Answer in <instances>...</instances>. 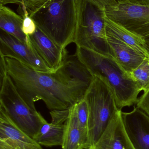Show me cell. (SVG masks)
<instances>
[{
    "label": "cell",
    "mask_w": 149,
    "mask_h": 149,
    "mask_svg": "<svg viewBox=\"0 0 149 149\" xmlns=\"http://www.w3.org/2000/svg\"><path fill=\"white\" fill-rule=\"evenodd\" d=\"M126 133L135 149H149V116L137 107L132 111H122Z\"/></svg>",
    "instance_id": "cell-9"
},
{
    "label": "cell",
    "mask_w": 149,
    "mask_h": 149,
    "mask_svg": "<svg viewBox=\"0 0 149 149\" xmlns=\"http://www.w3.org/2000/svg\"><path fill=\"white\" fill-rule=\"evenodd\" d=\"M98 8L102 10L107 7L114 6L117 3L115 0H89Z\"/></svg>",
    "instance_id": "cell-23"
},
{
    "label": "cell",
    "mask_w": 149,
    "mask_h": 149,
    "mask_svg": "<svg viewBox=\"0 0 149 149\" xmlns=\"http://www.w3.org/2000/svg\"><path fill=\"white\" fill-rule=\"evenodd\" d=\"M76 112L78 120L80 126L85 129L88 130V107L85 100L83 98L76 104Z\"/></svg>",
    "instance_id": "cell-20"
},
{
    "label": "cell",
    "mask_w": 149,
    "mask_h": 149,
    "mask_svg": "<svg viewBox=\"0 0 149 149\" xmlns=\"http://www.w3.org/2000/svg\"><path fill=\"white\" fill-rule=\"evenodd\" d=\"M141 91L146 93L149 91V58H146L142 63L130 74Z\"/></svg>",
    "instance_id": "cell-17"
},
{
    "label": "cell",
    "mask_w": 149,
    "mask_h": 149,
    "mask_svg": "<svg viewBox=\"0 0 149 149\" xmlns=\"http://www.w3.org/2000/svg\"><path fill=\"white\" fill-rule=\"evenodd\" d=\"M48 0H0V5L17 4L25 9L29 16L42 7Z\"/></svg>",
    "instance_id": "cell-18"
},
{
    "label": "cell",
    "mask_w": 149,
    "mask_h": 149,
    "mask_svg": "<svg viewBox=\"0 0 149 149\" xmlns=\"http://www.w3.org/2000/svg\"><path fill=\"white\" fill-rule=\"evenodd\" d=\"M94 76L84 97L89 113L91 147L101 136L118 109L114 94L109 85L102 79Z\"/></svg>",
    "instance_id": "cell-5"
},
{
    "label": "cell",
    "mask_w": 149,
    "mask_h": 149,
    "mask_svg": "<svg viewBox=\"0 0 149 149\" xmlns=\"http://www.w3.org/2000/svg\"><path fill=\"white\" fill-rule=\"evenodd\" d=\"M0 82L8 74L5 58L0 56Z\"/></svg>",
    "instance_id": "cell-24"
},
{
    "label": "cell",
    "mask_w": 149,
    "mask_h": 149,
    "mask_svg": "<svg viewBox=\"0 0 149 149\" xmlns=\"http://www.w3.org/2000/svg\"><path fill=\"white\" fill-rule=\"evenodd\" d=\"M77 17L73 42L76 47L111 56L102 10L89 0H78Z\"/></svg>",
    "instance_id": "cell-4"
},
{
    "label": "cell",
    "mask_w": 149,
    "mask_h": 149,
    "mask_svg": "<svg viewBox=\"0 0 149 149\" xmlns=\"http://www.w3.org/2000/svg\"><path fill=\"white\" fill-rule=\"evenodd\" d=\"M117 3L119 2L123 1H129V0H115Z\"/></svg>",
    "instance_id": "cell-26"
},
{
    "label": "cell",
    "mask_w": 149,
    "mask_h": 149,
    "mask_svg": "<svg viewBox=\"0 0 149 149\" xmlns=\"http://www.w3.org/2000/svg\"><path fill=\"white\" fill-rule=\"evenodd\" d=\"M122 111L116 110L101 136L88 149H135L125 130Z\"/></svg>",
    "instance_id": "cell-10"
},
{
    "label": "cell",
    "mask_w": 149,
    "mask_h": 149,
    "mask_svg": "<svg viewBox=\"0 0 149 149\" xmlns=\"http://www.w3.org/2000/svg\"><path fill=\"white\" fill-rule=\"evenodd\" d=\"M136 106L149 116V91L139 96Z\"/></svg>",
    "instance_id": "cell-22"
},
{
    "label": "cell",
    "mask_w": 149,
    "mask_h": 149,
    "mask_svg": "<svg viewBox=\"0 0 149 149\" xmlns=\"http://www.w3.org/2000/svg\"><path fill=\"white\" fill-rule=\"evenodd\" d=\"M22 17L5 5H0V29L23 43L31 45L30 42L22 31Z\"/></svg>",
    "instance_id": "cell-16"
},
{
    "label": "cell",
    "mask_w": 149,
    "mask_h": 149,
    "mask_svg": "<svg viewBox=\"0 0 149 149\" xmlns=\"http://www.w3.org/2000/svg\"><path fill=\"white\" fill-rule=\"evenodd\" d=\"M0 56L17 59L35 70L54 72L37 53L32 45L23 43L1 30L0 32Z\"/></svg>",
    "instance_id": "cell-8"
},
{
    "label": "cell",
    "mask_w": 149,
    "mask_h": 149,
    "mask_svg": "<svg viewBox=\"0 0 149 149\" xmlns=\"http://www.w3.org/2000/svg\"><path fill=\"white\" fill-rule=\"evenodd\" d=\"M103 15L106 30L145 57L149 58L148 46L143 38L108 18L103 13Z\"/></svg>",
    "instance_id": "cell-14"
},
{
    "label": "cell",
    "mask_w": 149,
    "mask_h": 149,
    "mask_svg": "<svg viewBox=\"0 0 149 149\" xmlns=\"http://www.w3.org/2000/svg\"><path fill=\"white\" fill-rule=\"evenodd\" d=\"M65 122L54 120L50 123L45 122L39 128L33 139L41 146H62Z\"/></svg>",
    "instance_id": "cell-15"
},
{
    "label": "cell",
    "mask_w": 149,
    "mask_h": 149,
    "mask_svg": "<svg viewBox=\"0 0 149 149\" xmlns=\"http://www.w3.org/2000/svg\"><path fill=\"white\" fill-rule=\"evenodd\" d=\"M107 41L111 56L128 74L147 58L106 30Z\"/></svg>",
    "instance_id": "cell-12"
},
{
    "label": "cell",
    "mask_w": 149,
    "mask_h": 149,
    "mask_svg": "<svg viewBox=\"0 0 149 149\" xmlns=\"http://www.w3.org/2000/svg\"><path fill=\"white\" fill-rule=\"evenodd\" d=\"M78 0H48L30 15L37 28L63 49L74 42Z\"/></svg>",
    "instance_id": "cell-3"
},
{
    "label": "cell",
    "mask_w": 149,
    "mask_h": 149,
    "mask_svg": "<svg viewBox=\"0 0 149 149\" xmlns=\"http://www.w3.org/2000/svg\"><path fill=\"white\" fill-rule=\"evenodd\" d=\"M27 37L37 53L52 71L55 72L62 66L68 53L66 49H61L38 28L34 34Z\"/></svg>",
    "instance_id": "cell-11"
},
{
    "label": "cell",
    "mask_w": 149,
    "mask_h": 149,
    "mask_svg": "<svg viewBox=\"0 0 149 149\" xmlns=\"http://www.w3.org/2000/svg\"><path fill=\"white\" fill-rule=\"evenodd\" d=\"M22 10L23 11L22 17L23 18L22 31L26 36H29L36 32L37 27L33 19L28 15L27 11L24 9H22Z\"/></svg>",
    "instance_id": "cell-21"
},
{
    "label": "cell",
    "mask_w": 149,
    "mask_h": 149,
    "mask_svg": "<svg viewBox=\"0 0 149 149\" xmlns=\"http://www.w3.org/2000/svg\"><path fill=\"white\" fill-rule=\"evenodd\" d=\"M129 1L139 5L149 6V0H129Z\"/></svg>",
    "instance_id": "cell-25"
},
{
    "label": "cell",
    "mask_w": 149,
    "mask_h": 149,
    "mask_svg": "<svg viewBox=\"0 0 149 149\" xmlns=\"http://www.w3.org/2000/svg\"><path fill=\"white\" fill-rule=\"evenodd\" d=\"M5 60L8 74L33 108L35 102L42 100L50 111L69 109L84 98L94 78L76 55L69 52L55 72L35 70L15 58Z\"/></svg>",
    "instance_id": "cell-1"
},
{
    "label": "cell",
    "mask_w": 149,
    "mask_h": 149,
    "mask_svg": "<svg viewBox=\"0 0 149 149\" xmlns=\"http://www.w3.org/2000/svg\"><path fill=\"white\" fill-rule=\"evenodd\" d=\"M0 149H44L36 142L11 139H0Z\"/></svg>",
    "instance_id": "cell-19"
},
{
    "label": "cell",
    "mask_w": 149,
    "mask_h": 149,
    "mask_svg": "<svg viewBox=\"0 0 149 149\" xmlns=\"http://www.w3.org/2000/svg\"><path fill=\"white\" fill-rule=\"evenodd\" d=\"M0 110L32 138L47 121L36 108L26 102L8 74L0 82Z\"/></svg>",
    "instance_id": "cell-6"
},
{
    "label": "cell",
    "mask_w": 149,
    "mask_h": 149,
    "mask_svg": "<svg viewBox=\"0 0 149 149\" xmlns=\"http://www.w3.org/2000/svg\"><path fill=\"white\" fill-rule=\"evenodd\" d=\"M75 54L93 76L109 85L119 109L136 105L141 91L112 56L78 47H76Z\"/></svg>",
    "instance_id": "cell-2"
},
{
    "label": "cell",
    "mask_w": 149,
    "mask_h": 149,
    "mask_svg": "<svg viewBox=\"0 0 149 149\" xmlns=\"http://www.w3.org/2000/svg\"><path fill=\"white\" fill-rule=\"evenodd\" d=\"M108 18L143 38L149 40V6L133 3L128 1L102 10Z\"/></svg>",
    "instance_id": "cell-7"
},
{
    "label": "cell",
    "mask_w": 149,
    "mask_h": 149,
    "mask_svg": "<svg viewBox=\"0 0 149 149\" xmlns=\"http://www.w3.org/2000/svg\"><path fill=\"white\" fill-rule=\"evenodd\" d=\"M76 104L69 109L65 123L62 149H88L91 147L89 132L80 126L78 120Z\"/></svg>",
    "instance_id": "cell-13"
}]
</instances>
